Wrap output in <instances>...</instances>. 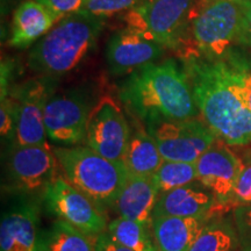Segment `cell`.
Here are the masks:
<instances>
[{
  "mask_svg": "<svg viewBox=\"0 0 251 251\" xmlns=\"http://www.w3.org/2000/svg\"><path fill=\"white\" fill-rule=\"evenodd\" d=\"M43 251H96L94 238L56 219L45 233Z\"/></svg>",
  "mask_w": 251,
  "mask_h": 251,
  "instance_id": "23",
  "label": "cell"
},
{
  "mask_svg": "<svg viewBox=\"0 0 251 251\" xmlns=\"http://www.w3.org/2000/svg\"><path fill=\"white\" fill-rule=\"evenodd\" d=\"M155 139L164 161L197 162L218 140L200 119L163 121L146 127Z\"/></svg>",
  "mask_w": 251,
  "mask_h": 251,
  "instance_id": "13",
  "label": "cell"
},
{
  "mask_svg": "<svg viewBox=\"0 0 251 251\" xmlns=\"http://www.w3.org/2000/svg\"><path fill=\"white\" fill-rule=\"evenodd\" d=\"M205 1H209V0H205Z\"/></svg>",
  "mask_w": 251,
  "mask_h": 251,
  "instance_id": "35",
  "label": "cell"
},
{
  "mask_svg": "<svg viewBox=\"0 0 251 251\" xmlns=\"http://www.w3.org/2000/svg\"><path fill=\"white\" fill-rule=\"evenodd\" d=\"M164 47L131 27L113 34L106 49L109 74L114 77L130 75L135 70L157 62L164 54Z\"/></svg>",
  "mask_w": 251,
  "mask_h": 251,
  "instance_id": "15",
  "label": "cell"
},
{
  "mask_svg": "<svg viewBox=\"0 0 251 251\" xmlns=\"http://www.w3.org/2000/svg\"><path fill=\"white\" fill-rule=\"evenodd\" d=\"M141 0H87L84 5V11L99 18L111 17L113 14L129 11Z\"/></svg>",
  "mask_w": 251,
  "mask_h": 251,
  "instance_id": "25",
  "label": "cell"
},
{
  "mask_svg": "<svg viewBox=\"0 0 251 251\" xmlns=\"http://www.w3.org/2000/svg\"><path fill=\"white\" fill-rule=\"evenodd\" d=\"M193 98L202 121L228 146L251 144V111L248 105L238 52L221 58L183 57Z\"/></svg>",
  "mask_w": 251,
  "mask_h": 251,
  "instance_id": "1",
  "label": "cell"
},
{
  "mask_svg": "<svg viewBox=\"0 0 251 251\" xmlns=\"http://www.w3.org/2000/svg\"><path fill=\"white\" fill-rule=\"evenodd\" d=\"M203 0H141L125 14L128 27L135 28L164 48L181 51L191 21Z\"/></svg>",
  "mask_w": 251,
  "mask_h": 251,
  "instance_id": "6",
  "label": "cell"
},
{
  "mask_svg": "<svg viewBox=\"0 0 251 251\" xmlns=\"http://www.w3.org/2000/svg\"><path fill=\"white\" fill-rule=\"evenodd\" d=\"M190 251H240L233 216L221 214L209 219Z\"/></svg>",
  "mask_w": 251,
  "mask_h": 251,
  "instance_id": "21",
  "label": "cell"
},
{
  "mask_svg": "<svg viewBox=\"0 0 251 251\" xmlns=\"http://www.w3.org/2000/svg\"><path fill=\"white\" fill-rule=\"evenodd\" d=\"M250 203H251V201H250Z\"/></svg>",
  "mask_w": 251,
  "mask_h": 251,
  "instance_id": "37",
  "label": "cell"
},
{
  "mask_svg": "<svg viewBox=\"0 0 251 251\" xmlns=\"http://www.w3.org/2000/svg\"><path fill=\"white\" fill-rule=\"evenodd\" d=\"M234 205H244L251 201V164H244L234 190Z\"/></svg>",
  "mask_w": 251,
  "mask_h": 251,
  "instance_id": "29",
  "label": "cell"
},
{
  "mask_svg": "<svg viewBox=\"0 0 251 251\" xmlns=\"http://www.w3.org/2000/svg\"><path fill=\"white\" fill-rule=\"evenodd\" d=\"M1 107H0V133L1 137L7 142L14 143L15 126H17V113H15V105L11 96L7 94L2 97Z\"/></svg>",
  "mask_w": 251,
  "mask_h": 251,
  "instance_id": "27",
  "label": "cell"
},
{
  "mask_svg": "<svg viewBox=\"0 0 251 251\" xmlns=\"http://www.w3.org/2000/svg\"><path fill=\"white\" fill-rule=\"evenodd\" d=\"M107 233L117 242L133 251H159L152 227L140 221L118 216L108 222Z\"/></svg>",
  "mask_w": 251,
  "mask_h": 251,
  "instance_id": "22",
  "label": "cell"
},
{
  "mask_svg": "<svg viewBox=\"0 0 251 251\" xmlns=\"http://www.w3.org/2000/svg\"><path fill=\"white\" fill-rule=\"evenodd\" d=\"M36 1L45 5L61 20L68 15L81 11L87 0H36Z\"/></svg>",
  "mask_w": 251,
  "mask_h": 251,
  "instance_id": "28",
  "label": "cell"
},
{
  "mask_svg": "<svg viewBox=\"0 0 251 251\" xmlns=\"http://www.w3.org/2000/svg\"><path fill=\"white\" fill-rule=\"evenodd\" d=\"M0 220V251H43L41 226L43 198L13 196Z\"/></svg>",
  "mask_w": 251,
  "mask_h": 251,
  "instance_id": "12",
  "label": "cell"
},
{
  "mask_svg": "<svg viewBox=\"0 0 251 251\" xmlns=\"http://www.w3.org/2000/svg\"><path fill=\"white\" fill-rule=\"evenodd\" d=\"M244 159H246L247 164H251V150H248L244 155Z\"/></svg>",
  "mask_w": 251,
  "mask_h": 251,
  "instance_id": "33",
  "label": "cell"
},
{
  "mask_svg": "<svg viewBox=\"0 0 251 251\" xmlns=\"http://www.w3.org/2000/svg\"><path fill=\"white\" fill-rule=\"evenodd\" d=\"M119 98L146 127L163 121L197 119L200 114L183 64L174 58L135 70L121 84Z\"/></svg>",
  "mask_w": 251,
  "mask_h": 251,
  "instance_id": "2",
  "label": "cell"
},
{
  "mask_svg": "<svg viewBox=\"0 0 251 251\" xmlns=\"http://www.w3.org/2000/svg\"><path fill=\"white\" fill-rule=\"evenodd\" d=\"M198 181L214 194L226 211L234 206V190L244 168V162L218 139L196 162Z\"/></svg>",
  "mask_w": 251,
  "mask_h": 251,
  "instance_id": "14",
  "label": "cell"
},
{
  "mask_svg": "<svg viewBox=\"0 0 251 251\" xmlns=\"http://www.w3.org/2000/svg\"><path fill=\"white\" fill-rule=\"evenodd\" d=\"M102 28V18L84 9L61 19L31 50L28 67L41 76L68 74L96 47Z\"/></svg>",
  "mask_w": 251,
  "mask_h": 251,
  "instance_id": "3",
  "label": "cell"
},
{
  "mask_svg": "<svg viewBox=\"0 0 251 251\" xmlns=\"http://www.w3.org/2000/svg\"><path fill=\"white\" fill-rule=\"evenodd\" d=\"M238 1H241V2H246V1H251V0H238Z\"/></svg>",
  "mask_w": 251,
  "mask_h": 251,
  "instance_id": "34",
  "label": "cell"
},
{
  "mask_svg": "<svg viewBox=\"0 0 251 251\" xmlns=\"http://www.w3.org/2000/svg\"><path fill=\"white\" fill-rule=\"evenodd\" d=\"M55 86L54 77L42 76L9 90L17 113L13 146H48L45 108Z\"/></svg>",
  "mask_w": 251,
  "mask_h": 251,
  "instance_id": "10",
  "label": "cell"
},
{
  "mask_svg": "<svg viewBox=\"0 0 251 251\" xmlns=\"http://www.w3.org/2000/svg\"><path fill=\"white\" fill-rule=\"evenodd\" d=\"M136 129L131 131V137L126 150L124 162L128 175L153 176L164 163L155 139L140 120L134 118Z\"/></svg>",
  "mask_w": 251,
  "mask_h": 251,
  "instance_id": "20",
  "label": "cell"
},
{
  "mask_svg": "<svg viewBox=\"0 0 251 251\" xmlns=\"http://www.w3.org/2000/svg\"><path fill=\"white\" fill-rule=\"evenodd\" d=\"M59 169L49 146H12L2 172V194L43 198Z\"/></svg>",
  "mask_w": 251,
  "mask_h": 251,
  "instance_id": "7",
  "label": "cell"
},
{
  "mask_svg": "<svg viewBox=\"0 0 251 251\" xmlns=\"http://www.w3.org/2000/svg\"><path fill=\"white\" fill-rule=\"evenodd\" d=\"M42 202L50 215L71 225L87 236L97 238L107 231L105 211L63 175L47 188Z\"/></svg>",
  "mask_w": 251,
  "mask_h": 251,
  "instance_id": "8",
  "label": "cell"
},
{
  "mask_svg": "<svg viewBox=\"0 0 251 251\" xmlns=\"http://www.w3.org/2000/svg\"><path fill=\"white\" fill-rule=\"evenodd\" d=\"M162 193L176 190L198 180L196 162L164 161L153 175Z\"/></svg>",
  "mask_w": 251,
  "mask_h": 251,
  "instance_id": "24",
  "label": "cell"
},
{
  "mask_svg": "<svg viewBox=\"0 0 251 251\" xmlns=\"http://www.w3.org/2000/svg\"><path fill=\"white\" fill-rule=\"evenodd\" d=\"M94 249H96V251H133L129 248L117 242L114 238L109 236L107 231L100 234L98 237L94 238Z\"/></svg>",
  "mask_w": 251,
  "mask_h": 251,
  "instance_id": "30",
  "label": "cell"
},
{
  "mask_svg": "<svg viewBox=\"0 0 251 251\" xmlns=\"http://www.w3.org/2000/svg\"><path fill=\"white\" fill-rule=\"evenodd\" d=\"M93 106L90 93L79 87L52 94L45 108L48 139L61 147L85 142L87 120Z\"/></svg>",
  "mask_w": 251,
  "mask_h": 251,
  "instance_id": "9",
  "label": "cell"
},
{
  "mask_svg": "<svg viewBox=\"0 0 251 251\" xmlns=\"http://www.w3.org/2000/svg\"><path fill=\"white\" fill-rule=\"evenodd\" d=\"M243 23V5L238 0H203L191 21L180 55L225 57L234 46H241Z\"/></svg>",
  "mask_w": 251,
  "mask_h": 251,
  "instance_id": "5",
  "label": "cell"
},
{
  "mask_svg": "<svg viewBox=\"0 0 251 251\" xmlns=\"http://www.w3.org/2000/svg\"><path fill=\"white\" fill-rule=\"evenodd\" d=\"M62 174L102 211L112 208L128 178L122 161H111L89 147H56Z\"/></svg>",
  "mask_w": 251,
  "mask_h": 251,
  "instance_id": "4",
  "label": "cell"
},
{
  "mask_svg": "<svg viewBox=\"0 0 251 251\" xmlns=\"http://www.w3.org/2000/svg\"><path fill=\"white\" fill-rule=\"evenodd\" d=\"M243 5V14H244V23H243V35L241 46L251 47V1L242 2Z\"/></svg>",
  "mask_w": 251,
  "mask_h": 251,
  "instance_id": "32",
  "label": "cell"
},
{
  "mask_svg": "<svg viewBox=\"0 0 251 251\" xmlns=\"http://www.w3.org/2000/svg\"><path fill=\"white\" fill-rule=\"evenodd\" d=\"M227 211L214 194L200 181L162 193L153 208V219L163 216L178 218H213Z\"/></svg>",
  "mask_w": 251,
  "mask_h": 251,
  "instance_id": "16",
  "label": "cell"
},
{
  "mask_svg": "<svg viewBox=\"0 0 251 251\" xmlns=\"http://www.w3.org/2000/svg\"><path fill=\"white\" fill-rule=\"evenodd\" d=\"M59 19L45 5L36 0H27L19 5L13 14L9 45L14 48H26L46 35Z\"/></svg>",
  "mask_w": 251,
  "mask_h": 251,
  "instance_id": "18",
  "label": "cell"
},
{
  "mask_svg": "<svg viewBox=\"0 0 251 251\" xmlns=\"http://www.w3.org/2000/svg\"><path fill=\"white\" fill-rule=\"evenodd\" d=\"M240 251H251V203L238 205L233 211Z\"/></svg>",
  "mask_w": 251,
  "mask_h": 251,
  "instance_id": "26",
  "label": "cell"
},
{
  "mask_svg": "<svg viewBox=\"0 0 251 251\" xmlns=\"http://www.w3.org/2000/svg\"><path fill=\"white\" fill-rule=\"evenodd\" d=\"M250 64H251V61H250Z\"/></svg>",
  "mask_w": 251,
  "mask_h": 251,
  "instance_id": "36",
  "label": "cell"
},
{
  "mask_svg": "<svg viewBox=\"0 0 251 251\" xmlns=\"http://www.w3.org/2000/svg\"><path fill=\"white\" fill-rule=\"evenodd\" d=\"M161 196L153 176H128L112 209L118 216L152 227L153 208Z\"/></svg>",
  "mask_w": 251,
  "mask_h": 251,
  "instance_id": "17",
  "label": "cell"
},
{
  "mask_svg": "<svg viewBox=\"0 0 251 251\" xmlns=\"http://www.w3.org/2000/svg\"><path fill=\"white\" fill-rule=\"evenodd\" d=\"M209 219L178 216L153 219V236L159 251H190Z\"/></svg>",
  "mask_w": 251,
  "mask_h": 251,
  "instance_id": "19",
  "label": "cell"
},
{
  "mask_svg": "<svg viewBox=\"0 0 251 251\" xmlns=\"http://www.w3.org/2000/svg\"><path fill=\"white\" fill-rule=\"evenodd\" d=\"M238 67H240L241 74H242V80L244 90H246L248 105L251 111V64L250 61L238 52Z\"/></svg>",
  "mask_w": 251,
  "mask_h": 251,
  "instance_id": "31",
  "label": "cell"
},
{
  "mask_svg": "<svg viewBox=\"0 0 251 251\" xmlns=\"http://www.w3.org/2000/svg\"><path fill=\"white\" fill-rule=\"evenodd\" d=\"M129 126L119 102L105 94L94 103L86 126V146L111 159L122 161L131 137Z\"/></svg>",
  "mask_w": 251,
  "mask_h": 251,
  "instance_id": "11",
  "label": "cell"
}]
</instances>
